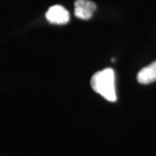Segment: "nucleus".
I'll use <instances>...</instances> for the list:
<instances>
[{"instance_id":"1","label":"nucleus","mask_w":156,"mask_h":156,"mask_svg":"<svg viewBox=\"0 0 156 156\" xmlns=\"http://www.w3.org/2000/svg\"><path fill=\"white\" fill-rule=\"evenodd\" d=\"M91 87L97 94L108 101H116V91L115 83V72L108 68L96 72L91 78Z\"/></svg>"},{"instance_id":"3","label":"nucleus","mask_w":156,"mask_h":156,"mask_svg":"<svg viewBox=\"0 0 156 156\" xmlns=\"http://www.w3.org/2000/svg\"><path fill=\"white\" fill-rule=\"evenodd\" d=\"M96 10V5L89 0H76L75 2V16L83 20H88L93 16Z\"/></svg>"},{"instance_id":"2","label":"nucleus","mask_w":156,"mask_h":156,"mask_svg":"<svg viewBox=\"0 0 156 156\" xmlns=\"http://www.w3.org/2000/svg\"><path fill=\"white\" fill-rule=\"evenodd\" d=\"M45 17L50 23L64 24L69 20V13L63 6L56 5L50 7L46 12Z\"/></svg>"},{"instance_id":"4","label":"nucleus","mask_w":156,"mask_h":156,"mask_svg":"<svg viewBox=\"0 0 156 156\" xmlns=\"http://www.w3.org/2000/svg\"><path fill=\"white\" fill-rule=\"evenodd\" d=\"M137 81L141 84H148L156 81V61L140 70Z\"/></svg>"}]
</instances>
